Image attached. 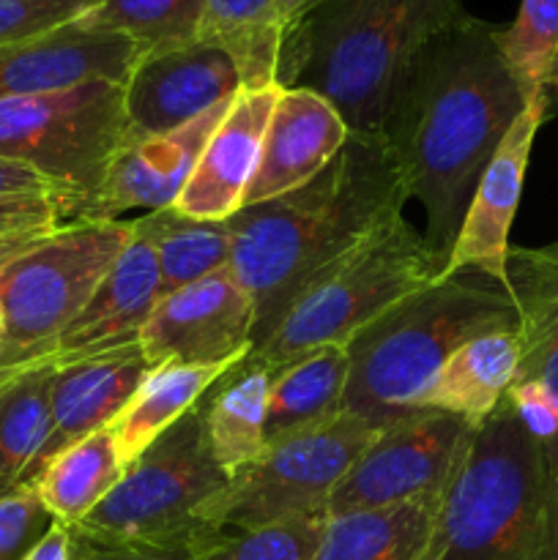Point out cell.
Masks as SVG:
<instances>
[{"instance_id": "cell-25", "label": "cell", "mask_w": 558, "mask_h": 560, "mask_svg": "<svg viewBox=\"0 0 558 560\" xmlns=\"http://www.w3.org/2000/svg\"><path fill=\"white\" fill-rule=\"evenodd\" d=\"M348 372V348L342 345H323L274 372L263 424L266 446L342 413Z\"/></svg>"}, {"instance_id": "cell-16", "label": "cell", "mask_w": 558, "mask_h": 560, "mask_svg": "<svg viewBox=\"0 0 558 560\" xmlns=\"http://www.w3.org/2000/svg\"><path fill=\"white\" fill-rule=\"evenodd\" d=\"M140 49L120 33L82 20L27 42L0 47V98L60 93L88 82L124 85Z\"/></svg>"}, {"instance_id": "cell-6", "label": "cell", "mask_w": 558, "mask_h": 560, "mask_svg": "<svg viewBox=\"0 0 558 560\" xmlns=\"http://www.w3.org/2000/svg\"><path fill=\"white\" fill-rule=\"evenodd\" d=\"M446 260L403 217L383 213L353 246L328 262L252 350L271 372L323 345L348 348L367 326L443 279Z\"/></svg>"}, {"instance_id": "cell-24", "label": "cell", "mask_w": 558, "mask_h": 560, "mask_svg": "<svg viewBox=\"0 0 558 560\" xmlns=\"http://www.w3.org/2000/svg\"><path fill=\"white\" fill-rule=\"evenodd\" d=\"M274 372L255 355L233 366L217 381V392L200 399L202 432L211 457L228 476L255 463L266 448V399Z\"/></svg>"}, {"instance_id": "cell-38", "label": "cell", "mask_w": 558, "mask_h": 560, "mask_svg": "<svg viewBox=\"0 0 558 560\" xmlns=\"http://www.w3.org/2000/svg\"><path fill=\"white\" fill-rule=\"evenodd\" d=\"M69 560H195L189 547H148L98 541L69 528Z\"/></svg>"}, {"instance_id": "cell-19", "label": "cell", "mask_w": 558, "mask_h": 560, "mask_svg": "<svg viewBox=\"0 0 558 560\" xmlns=\"http://www.w3.org/2000/svg\"><path fill=\"white\" fill-rule=\"evenodd\" d=\"M279 85L239 91L213 135L208 137L175 211L208 222H228L244 208L246 186L260 162L263 137L277 104Z\"/></svg>"}, {"instance_id": "cell-18", "label": "cell", "mask_w": 558, "mask_h": 560, "mask_svg": "<svg viewBox=\"0 0 558 560\" xmlns=\"http://www.w3.org/2000/svg\"><path fill=\"white\" fill-rule=\"evenodd\" d=\"M159 301V268L151 246L135 233L85 310L36 361L53 370L140 342V331Z\"/></svg>"}, {"instance_id": "cell-40", "label": "cell", "mask_w": 558, "mask_h": 560, "mask_svg": "<svg viewBox=\"0 0 558 560\" xmlns=\"http://www.w3.org/2000/svg\"><path fill=\"white\" fill-rule=\"evenodd\" d=\"M25 560H69V528L53 523Z\"/></svg>"}, {"instance_id": "cell-12", "label": "cell", "mask_w": 558, "mask_h": 560, "mask_svg": "<svg viewBox=\"0 0 558 560\" xmlns=\"http://www.w3.org/2000/svg\"><path fill=\"white\" fill-rule=\"evenodd\" d=\"M148 366H235L255 348V304L230 268L162 295L140 331Z\"/></svg>"}, {"instance_id": "cell-41", "label": "cell", "mask_w": 558, "mask_h": 560, "mask_svg": "<svg viewBox=\"0 0 558 560\" xmlns=\"http://www.w3.org/2000/svg\"><path fill=\"white\" fill-rule=\"evenodd\" d=\"M49 233H53V230H49ZM49 233L16 235V238H3V241H0V271H3L5 266H11V262H14L16 257L27 255V252H31L33 246L42 244V241L47 238Z\"/></svg>"}, {"instance_id": "cell-5", "label": "cell", "mask_w": 558, "mask_h": 560, "mask_svg": "<svg viewBox=\"0 0 558 560\" xmlns=\"http://www.w3.org/2000/svg\"><path fill=\"white\" fill-rule=\"evenodd\" d=\"M496 328H514V310L501 284L476 271L438 279L348 345L345 413L377 432L408 419L449 355Z\"/></svg>"}, {"instance_id": "cell-27", "label": "cell", "mask_w": 558, "mask_h": 560, "mask_svg": "<svg viewBox=\"0 0 558 560\" xmlns=\"http://www.w3.org/2000/svg\"><path fill=\"white\" fill-rule=\"evenodd\" d=\"M284 14L279 0H202L200 38L233 58L241 91L279 85V55L284 42Z\"/></svg>"}, {"instance_id": "cell-39", "label": "cell", "mask_w": 558, "mask_h": 560, "mask_svg": "<svg viewBox=\"0 0 558 560\" xmlns=\"http://www.w3.org/2000/svg\"><path fill=\"white\" fill-rule=\"evenodd\" d=\"M20 197H58L63 202L66 213H69V197L63 195V189L55 180H49L47 175L38 173L31 164L0 156V202L20 200Z\"/></svg>"}, {"instance_id": "cell-44", "label": "cell", "mask_w": 558, "mask_h": 560, "mask_svg": "<svg viewBox=\"0 0 558 560\" xmlns=\"http://www.w3.org/2000/svg\"><path fill=\"white\" fill-rule=\"evenodd\" d=\"M0 328H3V284H0Z\"/></svg>"}, {"instance_id": "cell-20", "label": "cell", "mask_w": 558, "mask_h": 560, "mask_svg": "<svg viewBox=\"0 0 558 560\" xmlns=\"http://www.w3.org/2000/svg\"><path fill=\"white\" fill-rule=\"evenodd\" d=\"M148 370L151 366L142 355L140 342L55 370L53 386H49L53 432L33 476L66 446L98 430H107L115 416L126 408Z\"/></svg>"}, {"instance_id": "cell-43", "label": "cell", "mask_w": 558, "mask_h": 560, "mask_svg": "<svg viewBox=\"0 0 558 560\" xmlns=\"http://www.w3.org/2000/svg\"><path fill=\"white\" fill-rule=\"evenodd\" d=\"M545 93H547V98H550V102H553V93H558V49H556V55H553L550 66H547Z\"/></svg>"}, {"instance_id": "cell-42", "label": "cell", "mask_w": 558, "mask_h": 560, "mask_svg": "<svg viewBox=\"0 0 558 560\" xmlns=\"http://www.w3.org/2000/svg\"><path fill=\"white\" fill-rule=\"evenodd\" d=\"M282 3V14H284V25H293L295 20H299L301 14H306V11L312 9V5L317 3V0H279ZM288 33V31H284Z\"/></svg>"}, {"instance_id": "cell-14", "label": "cell", "mask_w": 558, "mask_h": 560, "mask_svg": "<svg viewBox=\"0 0 558 560\" xmlns=\"http://www.w3.org/2000/svg\"><path fill=\"white\" fill-rule=\"evenodd\" d=\"M547 107H550L547 93L531 98L523 113L509 126L503 140L498 142L496 153L487 162L485 173H481L479 184L470 195L468 208H465L443 277L476 271L503 288V282H507L509 230H512L520 195H523L531 148H534L536 131L545 120Z\"/></svg>"}, {"instance_id": "cell-32", "label": "cell", "mask_w": 558, "mask_h": 560, "mask_svg": "<svg viewBox=\"0 0 558 560\" xmlns=\"http://www.w3.org/2000/svg\"><path fill=\"white\" fill-rule=\"evenodd\" d=\"M498 47L528 98L545 93V74L558 49V0H520L512 25L498 27Z\"/></svg>"}, {"instance_id": "cell-15", "label": "cell", "mask_w": 558, "mask_h": 560, "mask_svg": "<svg viewBox=\"0 0 558 560\" xmlns=\"http://www.w3.org/2000/svg\"><path fill=\"white\" fill-rule=\"evenodd\" d=\"M230 104L233 98L164 135L126 140L96 197L77 213L74 222H115L131 211L151 213L173 208Z\"/></svg>"}, {"instance_id": "cell-33", "label": "cell", "mask_w": 558, "mask_h": 560, "mask_svg": "<svg viewBox=\"0 0 558 560\" xmlns=\"http://www.w3.org/2000/svg\"><path fill=\"white\" fill-rule=\"evenodd\" d=\"M326 520L213 530L195 545V560H315Z\"/></svg>"}, {"instance_id": "cell-28", "label": "cell", "mask_w": 558, "mask_h": 560, "mask_svg": "<svg viewBox=\"0 0 558 560\" xmlns=\"http://www.w3.org/2000/svg\"><path fill=\"white\" fill-rule=\"evenodd\" d=\"M124 470L107 427L55 454L27 485L53 523L74 528L118 487Z\"/></svg>"}, {"instance_id": "cell-23", "label": "cell", "mask_w": 558, "mask_h": 560, "mask_svg": "<svg viewBox=\"0 0 558 560\" xmlns=\"http://www.w3.org/2000/svg\"><path fill=\"white\" fill-rule=\"evenodd\" d=\"M520 342L514 328H496L460 345L438 370L416 410L460 416L481 427L518 381Z\"/></svg>"}, {"instance_id": "cell-22", "label": "cell", "mask_w": 558, "mask_h": 560, "mask_svg": "<svg viewBox=\"0 0 558 560\" xmlns=\"http://www.w3.org/2000/svg\"><path fill=\"white\" fill-rule=\"evenodd\" d=\"M443 498L326 517L315 560H441Z\"/></svg>"}, {"instance_id": "cell-30", "label": "cell", "mask_w": 558, "mask_h": 560, "mask_svg": "<svg viewBox=\"0 0 558 560\" xmlns=\"http://www.w3.org/2000/svg\"><path fill=\"white\" fill-rule=\"evenodd\" d=\"M53 366L31 364L0 377V481L27 485L53 432Z\"/></svg>"}, {"instance_id": "cell-37", "label": "cell", "mask_w": 558, "mask_h": 560, "mask_svg": "<svg viewBox=\"0 0 558 560\" xmlns=\"http://www.w3.org/2000/svg\"><path fill=\"white\" fill-rule=\"evenodd\" d=\"M63 213L66 208L58 197H20L0 202V241L58 230Z\"/></svg>"}, {"instance_id": "cell-4", "label": "cell", "mask_w": 558, "mask_h": 560, "mask_svg": "<svg viewBox=\"0 0 558 560\" xmlns=\"http://www.w3.org/2000/svg\"><path fill=\"white\" fill-rule=\"evenodd\" d=\"M441 560H558V452L531 438L509 399L476 427L443 498Z\"/></svg>"}, {"instance_id": "cell-9", "label": "cell", "mask_w": 558, "mask_h": 560, "mask_svg": "<svg viewBox=\"0 0 558 560\" xmlns=\"http://www.w3.org/2000/svg\"><path fill=\"white\" fill-rule=\"evenodd\" d=\"M377 435L353 413L279 438L235 476L200 512L208 530H252L263 525L326 520L328 501L350 465Z\"/></svg>"}, {"instance_id": "cell-1", "label": "cell", "mask_w": 558, "mask_h": 560, "mask_svg": "<svg viewBox=\"0 0 558 560\" xmlns=\"http://www.w3.org/2000/svg\"><path fill=\"white\" fill-rule=\"evenodd\" d=\"M528 102L498 47V25L468 11L435 33L399 77L377 135L408 200L425 211L427 244L443 260L487 162Z\"/></svg>"}, {"instance_id": "cell-13", "label": "cell", "mask_w": 558, "mask_h": 560, "mask_svg": "<svg viewBox=\"0 0 558 560\" xmlns=\"http://www.w3.org/2000/svg\"><path fill=\"white\" fill-rule=\"evenodd\" d=\"M120 88L126 140H140L178 129L235 98L241 77L222 47L197 38L184 47L140 55Z\"/></svg>"}, {"instance_id": "cell-21", "label": "cell", "mask_w": 558, "mask_h": 560, "mask_svg": "<svg viewBox=\"0 0 558 560\" xmlns=\"http://www.w3.org/2000/svg\"><path fill=\"white\" fill-rule=\"evenodd\" d=\"M503 290L520 342L514 383H539L558 399V238L534 249L509 246Z\"/></svg>"}, {"instance_id": "cell-11", "label": "cell", "mask_w": 558, "mask_h": 560, "mask_svg": "<svg viewBox=\"0 0 558 560\" xmlns=\"http://www.w3.org/2000/svg\"><path fill=\"white\" fill-rule=\"evenodd\" d=\"M474 435V424L438 410H416L394 421L350 465L326 517L446 498Z\"/></svg>"}, {"instance_id": "cell-36", "label": "cell", "mask_w": 558, "mask_h": 560, "mask_svg": "<svg viewBox=\"0 0 558 560\" xmlns=\"http://www.w3.org/2000/svg\"><path fill=\"white\" fill-rule=\"evenodd\" d=\"M507 399L531 438L558 452V399L539 383H514Z\"/></svg>"}, {"instance_id": "cell-7", "label": "cell", "mask_w": 558, "mask_h": 560, "mask_svg": "<svg viewBox=\"0 0 558 560\" xmlns=\"http://www.w3.org/2000/svg\"><path fill=\"white\" fill-rule=\"evenodd\" d=\"M202 432L200 405L148 446L113 492L71 530L98 541L189 547L213 534L200 512L228 487Z\"/></svg>"}, {"instance_id": "cell-26", "label": "cell", "mask_w": 558, "mask_h": 560, "mask_svg": "<svg viewBox=\"0 0 558 560\" xmlns=\"http://www.w3.org/2000/svg\"><path fill=\"white\" fill-rule=\"evenodd\" d=\"M233 366H186L162 364L148 370L126 408L109 424L115 452L124 468H129L148 446L159 441L173 424H178L200 399L217 386V381Z\"/></svg>"}, {"instance_id": "cell-34", "label": "cell", "mask_w": 558, "mask_h": 560, "mask_svg": "<svg viewBox=\"0 0 558 560\" xmlns=\"http://www.w3.org/2000/svg\"><path fill=\"white\" fill-rule=\"evenodd\" d=\"M98 0H0V47L71 25Z\"/></svg>"}, {"instance_id": "cell-8", "label": "cell", "mask_w": 558, "mask_h": 560, "mask_svg": "<svg viewBox=\"0 0 558 560\" xmlns=\"http://www.w3.org/2000/svg\"><path fill=\"white\" fill-rule=\"evenodd\" d=\"M131 241V219L69 222L0 271V377L31 366L85 310Z\"/></svg>"}, {"instance_id": "cell-2", "label": "cell", "mask_w": 558, "mask_h": 560, "mask_svg": "<svg viewBox=\"0 0 558 560\" xmlns=\"http://www.w3.org/2000/svg\"><path fill=\"white\" fill-rule=\"evenodd\" d=\"M405 202L408 191L383 135H350L310 184L228 219L230 271L255 304V348L328 262Z\"/></svg>"}, {"instance_id": "cell-35", "label": "cell", "mask_w": 558, "mask_h": 560, "mask_svg": "<svg viewBox=\"0 0 558 560\" xmlns=\"http://www.w3.org/2000/svg\"><path fill=\"white\" fill-rule=\"evenodd\" d=\"M49 525L53 517L31 485H20L0 495V560H25Z\"/></svg>"}, {"instance_id": "cell-29", "label": "cell", "mask_w": 558, "mask_h": 560, "mask_svg": "<svg viewBox=\"0 0 558 560\" xmlns=\"http://www.w3.org/2000/svg\"><path fill=\"white\" fill-rule=\"evenodd\" d=\"M131 224L156 257L159 299L230 268L228 222H208L186 217L175 208H164L131 219Z\"/></svg>"}, {"instance_id": "cell-3", "label": "cell", "mask_w": 558, "mask_h": 560, "mask_svg": "<svg viewBox=\"0 0 558 560\" xmlns=\"http://www.w3.org/2000/svg\"><path fill=\"white\" fill-rule=\"evenodd\" d=\"M463 14V0H317L284 33L277 82L321 93L353 135H377L410 60Z\"/></svg>"}, {"instance_id": "cell-10", "label": "cell", "mask_w": 558, "mask_h": 560, "mask_svg": "<svg viewBox=\"0 0 558 560\" xmlns=\"http://www.w3.org/2000/svg\"><path fill=\"white\" fill-rule=\"evenodd\" d=\"M126 137L124 88L113 82L0 98V156L31 164L63 189L66 224L96 197Z\"/></svg>"}, {"instance_id": "cell-45", "label": "cell", "mask_w": 558, "mask_h": 560, "mask_svg": "<svg viewBox=\"0 0 558 560\" xmlns=\"http://www.w3.org/2000/svg\"><path fill=\"white\" fill-rule=\"evenodd\" d=\"M9 490H14V487H9V485H5V481H0V495H5V492H9Z\"/></svg>"}, {"instance_id": "cell-17", "label": "cell", "mask_w": 558, "mask_h": 560, "mask_svg": "<svg viewBox=\"0 0 558 560\" xmlns=\"http://www.w3.org/2000/svg\"><path fill=\"white\" fill-rule=\"evenodd\" d=\"M350 126L328 98L310 88H279L263 137L260 162L244 195V208L301 189L339 156Z\"/></svg>"}, {"instance_id": "cell-31", "label": "cell", "mask_w": 558, "mask_h": 560, "mask_svg": "<svg viewBox=\"0 0 558 560\" xmlns=\"http://www.w3.org/2000/svg\"><path fill=\"white\" fill-rule=\"evenodd\" d=\"M80 20L98 31L120 33L146 55L197 42L202 0H98Z\"/></svg>"}]
</instances>
